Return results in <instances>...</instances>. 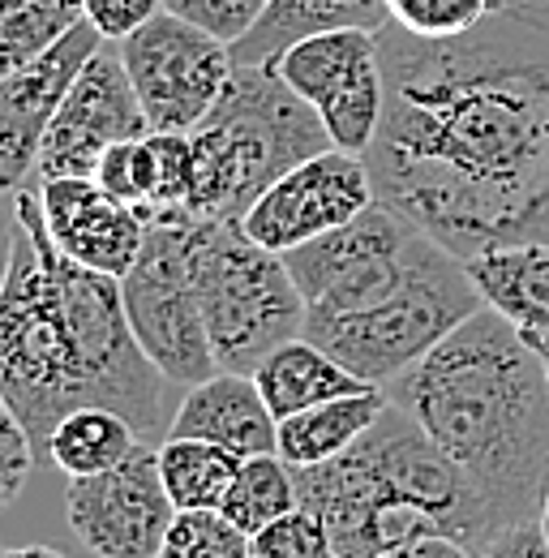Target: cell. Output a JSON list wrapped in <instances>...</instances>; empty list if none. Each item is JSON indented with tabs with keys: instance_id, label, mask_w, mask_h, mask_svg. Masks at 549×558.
<instances>
[{
	"instance_id": "cb8c5ba5",
	"label": "cell",
	"mask_w": 549,
	"mask_h": 558,
	"mask_svg": "<svg viewBox=\"0 0 549 558\" xmlns=\"http://www.w3.org/2000/svg\"><path fill=\"white\" fill-rule=\"evenodd\" d=\"M82 22V0H0V77L48 57Z\"/></svg>"
},
{
	"instance_id": "ba28073f",
	"label": "cell",
	"mask_w": 549,
	"mask_h": 558,
	"mask_svg": "<svg viewBox=\"0 0 549 558\" xmlns=\"http://www.w3.org/2000/svg\"><path fill=\"white\" fill-rule=\"evenodd\" d=\"M125 314L142 352L181 391L219 369L190 276V223H150L134 267L121 276Z\"/></svg>"
},
{
	"instance_id": "5bb4252c",
	"label": "cell",
	"mask_w": 549,
	"mask_h": 558,
	"mask_svg": "<svg viewBox=\"0 0 549 558\" xmlns=\"http://www.w3.org/2000/svg\"><path fill=\"white\" fill-rule=\"evenodd\" d=\"M99 44L103 35L82 17L48 57L0 77V190L4 194H17L26 177L39 168V150L69 82L82 73Z\"/></svg>"
},
{
	"instance_id": "83f0119b",
	"label": "cell",
	"mask_w": 549,
	"mask_h": 558,
	"mask_svg": "<svg viewBox=\"0 0 549 558\" xmlns=\"http://www.w3.org/2000/svg\"><path fill=\"white\" fill-rule=\"evenodd\" d=\"M254 558H335L331 533L309 507H292L254 533Z\"/></svg>"
},
{
	"instance_id": "9a60e30c",
	"label": "cell",
	"mask_w": 549,
	"mask_h": 558,
	"mask_svg": "<svg viewBox=\"0 0 549 558\" xmlns=\"http://www.w3.org/2000/svg\"><path fill=\"white\" fill-rule=\"evenodd\" d=\"M39 210L57 241L77 267L121 279L146 245V215L108 194L95 177H48L39 181Z\"/></svg>"
},
{
	"instance_id": "e0dca14e",
	"label": "cell",
	"mask_w": 549,
	"mask_h": 558,
	"mask_svg": "<svg viewBox=\"0 0 549 558\" xmlns=\"http://www.w3.org/2000/svg\"><path fill=\"white\" fill-rule=\"evenodd\" d=\"M172 438H206L228 447L232 456H267L279 438V417L263 400L254 374L215 369L198 387H190L168 425Z\"/></svg>"
},
{
	"instance_id": "8992f818",
	"label": "cell",
	"mask_w": 549,
	"mask_h": 558,
	"mask_svg": "<svg viewBox=\"0 0 549 558\" xmlns=\"http://www.w3.org/2000/svg\"><path fill=\"white\" fill-rule=\"evenodd\" d=\"M194 146V194L190 219H236L254 207L274 181L331 150L335 142L318 112L271 70L236 65L215 108L190 130Z\"/></svg>"
},
{
	"instance_id": "7402d4cb",
	"label": "cell",
	"mask_w": 549,
	"mask_h": 558,
	"mask_svg": "<svg viewBox=\"0 0 549 558\" xmlns=\"http://www.w3.org/2000/svg\"><path fill=\"white\" fill-rule=\"evenodd\" d=\"M137 442H146L130 421L112 409H73L52 425L44 451L65 477H90L112 464H121Z\"/></svg>"
},
{
	"instance_id": "4dcf8cb0",
	"label": "cell",
	"mask_w": 549,
	"mask_h": 558,
	"mask_svg": "<svg viewBox=\"0 0 549 558\" xmlns=\"http://www.w3.org/2000/svg\"><path fill=\"white\" fill-rule=\"evenodd\" d=\"M468 550H473V558H549V533L541 515H533V520L485 533Z\"/></svg>"
},
{
	"instance_id": "d590c367",
	"label": "cell",
	"mask_w": 549,
	"mask_h": 558,
	"mask_svg": "<svg viewBox=\"0 0 549 558\" xmlns=\"http://www.w3.org/2000/svg\"><path fill=\"white\" fill-rule=\"evenodd\" d=\"M528 336V344L541 352V361H546V374H549V331H524Z\"/></svg>"
},
{
	"instance_id": "e575fe53",
	"label": "cell",
	"mask_w": 549,
	"mask_h": 558,
	"mask_svg": "<svg viewBox=\"0 0 549 558\" xmlns=\"http://www.w3.org/2000/svg\"><path fill=\"white\" fill-rule=\"evenodd\" d=\"M0 558H69L52 546H17V550H0Z\"/></svg>"
},
{
	"instance_id": "8d00e7d4",
	"label": "cell",
	"mask_w": 549,
	"mask_h": 558,
	"mask_svg": "<svg viewBox=\"0 0 549 558\" xmlns=\"http://www.w3.org/2000/svg\"><path fill=\"white\" fill-rule=\"evenodd\" d=\"M541 524H546V533H549V489H546V502H541Z\"/></svg>"
},
{
	"instance_id": "8fae6325",
	"label": "cell",
	"mask_w": 549,
	"mask_h": 558,
	"mask_svg": "<svg viewBox=\"0 0 549 558\" xmlns=\"http://www.w3.org/2000/svg\"><path fill=\"white\" fill-rule=\"evenodd\" d=\"M65 515L77 542L99 558H159L176 502L159 473V447L134 451L90 477H69Z\"/></svg>"
},
{
	"instance_id": "7a4b0ae2",
	"label": "cell",
	"mask_w": 549,
	"mask_h": 558,
	"mask_svg": "<svg viewBox=\"0 0 549 558\" xmlns=\"http://www.w3.org/2000/svg\"><path fill=\"white\" fill-rule=\"evenodd\" d=\"M168 374L142 352L121 279L57 250L39 194L17 190V236L0 279V391L35 451L73 409H112L150 442L172 425Z\"/></svg>"
},
{
	"instance_id": "4316f807",
	"label": "cell",
	"mask_w": 549,
	"mask_h": 558,
	"mask_svg": "<svg viewBox=\"0 0 549 558\" xmlns=\"http://www.w3.org/2000/svg\"><path fill=\"white\" fill-rule=\"evenodd\" d=\"M387 17L420 39H451L480 26L493 9H507V0H382Z\"/></svg>"
},
{
	"instance_id": "44dd1931",
	"label": "cell",
	"mask_w": 549,
	"mask_h": 558,
	"mask_svg": "<svg viewBox=\"0 0 549 558\" xmlns=\"http://www.w3.org/2000/svg\"><path fill=\"white\" fill-rule=\"evenodd\" d=\"M387 22L391 17H387L382 0H271L263 22L241 44H232V61L236 65H263L274 52H283L288 44H296L301 35H314V31H327V26L378 31Z\"/></svg>"
},
{
	"instance_id": "3957f363",
	"label": "cell",
	"mask_w": 549,
	"mask_h": 558,
	"mask_svg": "<svg viewBox=\"0 0 549 558\" xmlns=\"http://www.w3.org/2000/svg\"><path fill=\"white\" fill-rule=\"evenodd\" d=\"M283 263L305 301L301 336L369 387H387L485 305L468 267L382 203Z\"/></svg>"
},
{
	"instance_id": "7c38bea8",
	"label": "cell",
	"mask_w": 549,
	"mask_h": 558,
	"mask_svg": "<svg viewBox=\"0 0 549 558\" xmlns=\"http://www.w3.org/2000/svg\"><path fill=\"white\" fill-rule=\"evenodd\" d=\"M150 134L134 82L125 73L117 39H103L82 73L69 82L65 99L48 125L39 150V181L48 177H95L99 159L117 146Z\"/></svg>"
},
{
	"instance_id": "5b68a950",
	"label": "cell",
	"mask_w": 549,
	"mask_h": 558,
	"mask_svg": "<svg viewBox=\"0 0 549 558\" xmlns=\"http://www.w3.org/2000/svg\"><path fill=\"white\" fill-rule=\"evenodd\" d=\"M292 477L296 502L322 520L335 558H374L420 537L473 546L489 533L477 489L391 400L343 456L292 469Z\"/></svg>"
},
{
	"instance_id": "d6986e66",
	"label": "cell",
	"mask_w": 549,
	"mask_h": 558,
	"mask_svg": "<svg viewBox=\"0 0 549 558\" xmlns=\"http://www.w3.org/2000/svg\"><path fill=\"white\" fill-rule=\"evenodd\" d=\"M254 383L263 391V400L271 404V413L279 421L292 417V413H305L322 400H335V396H352V391H365L369 383H361L347 365H340L327 349H318L314 340L296 336L254 369Z\"/></svg>"
},
{
	"instance_id": "277c9868",
	"label": "cell",
	"mask_w": 549,
	"mask_h": 558,
	"mask_svg": "<svg viewBox=\"0 0 549 558\" xmlns=\"http://www.w3.org/2000/svg\"><path fill=\"white\" fill-rule=\"evenodd\" d=\"M382 391L477 489L489 533L541 515L549 374L511 318L480 305Z\"/></svg>"
},
{
	"instance_id": "f1b7e54d",
	"label": "cell",
	"mask_w": 549,
	"mask_h": 558,
	"mask_svg": "<svg viewBox=\"0 0 549 558\" xmlns=\"http://www.w3.org/2000/svg\"><path fill=\"white\" fill-rule=\"evenodd\" d=\"M163 9L203 26L206 35H215L223 44H241L263 22L271 0H163Z\"/></svg>"
},
{
	"instance_id": "30bf717a",
	"label": "cell",
	"mask_w": 549,
	"mask_h": 558,
	"mask_svg": "<svg viewBox=\"0 0 549 558\" xmlns=\"http://www.w3.org/2000/svg\"><path fill=\"white\" fill-rule=\"evenodd\" d=\"M125 73L134 82L150 130L190 134L215 108L219 90L236 70L232 44L206 35L203 26L159 9L134 35L117 39Z\"/></svg>"
},
{
	"instance_id": "4fadbf2b",
	"label": "cell",
	"mask_w": 549,
	"mask_h": 558,
	"mask_svg": "<svg viewBox=\"0 0 549 558\" xmlns=\"http://www.w3.org/2000/svg\"><path fill=\"white\" fill-rule=\"evenodd\" d=\"M374 203L378 198H374L365 155L331 146V150L309 155L305 163L288 168L271 190L241 215V228L271 254H292L343 223H352Z\"/></svg>"
},
{
	"instance_id": "ffe728a7",
	"label": "cell",
	"mask_w": 549,
	"mask_h": 558,
	"mask_svg": "<svg viewBox=\"0 0 549 558\" xmlns=\"http://www.w3.org/2000/svg\"><path fill=\"white\" fill-rule=\"evenodd\" d=\"M382 409H387V391L382 387H365V391H352V396L322 400V404H314L305 413H292V417L279 421L274 451L292 469L327 464V460L343 456L374 421L382 417Z\"/></svg>"
},
{
	"instance_id": "1f68e13d",
	"label": "cell",
	"mask_w": 549,
	"mask_h": 558,
	"mask_svg": "<svg viewBox=\"0 0 549 558\" xmlns=\"http://www.w3.org/2000/svg\"><path fill=\"white\" fill-rule=\"evenodd\" d=\"M163 9V0H82V17L103 39H125L142 22H150Z\"/></svg>"
},
{
	"instance_id": "6da1fadb",
	"label": "cell",
	"mask_w": 549,
	"mask_h": 558,
	"mask_svg": "<svg viewBox=\"0 0 549 558\" xmlns=\"http://www.w3.org/2000/svg\"><path fill=\"white\" fill-rule=\"evenodd\" d=\"M374 198L460 263L549 241V9L507 4L451 39L378 26Z\"/></svg>"
},
{
	"instance_id": "f35d334b",
	"label": "cell",
	"mask_w": 549,
	"mask_h": 558,
	"mask_svg": "<svg viewBox=\"0 0 549 558\" xmlns=\"http://www.w3.org/2000/svg\"><path fill=\"white\" fill-rule=\"evenodd\" d=\"M507 4H515V0H507Z\"/></svg>"
},
{
	"instance_id": "d4e9b609",
	"label": "cell",
	"mask_w": 549,
	"mask_h": 558,
	"mask_svg": "<svg viewBox=\"0 0 549 558\" xmlns=\"http://www.w3.org/2000/svg\"><path fill=\"white\" fill-rule=\"evenodd\" d=\"M292 507H296V477H292V464L279 451L241 460L232 486L219 502V511L232 524H241L249 537L258 529H267L271 520H279L283 511H292Z\"/></svg>"
},
{
	"instance_id": "9c48e42d",
	"label": "cell",
	"mask_w": 549,
	"mask_h": 558,
	"mask_svg": "<svg viewBox=\"0 0 549 558\" xmlns=\"http://www.w3.org/2000/svg\"><path fill=\"white\" fill-rule=\"evenodd\" d=\"M271 65L327 125L340 150L365 155L382 121V48L378 31L365 26H327L314 35H301L283 52H274Z\"/></svg>"
},
{
	"instance_id": "484cf974",
	"label": "cell",
	"mask_w": 549,
	"mask_h": 558,
	"mask_svg": "<svg viewBox=\"0 0 549 558\" xmlns=\"http://www.w3.org/2000/svg\"><path fill=\"white\" fill-rule=\"evenodd\" d=\"M159 558H254V537L219 507H185L172 515Z\"/></svg>"
},
{
	"instance_id": "f546056e",
	"label": "cell",
	"mask_w": 549,
	"mask_h": 558,
	"mask_svg": "<svg viewBox=\"0 0 549 558\" xmlns=\"http://www.w3.org/2000/svg\"><path fill=\"white\" fill-rule=\"evenodd\" d=\"M30 464H35V442H30L22 417L9 409V400L0 391V511L22 494Z\"/></svg>"
},
{
	"instance_id": "603a6c76",
	"label": "cell",
	"mask_w": 549,
	"mask_h": 558,
	"mask_svg": "<svg viewBox=\"0 0 549 558\" xmlns=\"http://www.w3.org/2000/svg\"><path fill=\"white\" fill-rule=\"evenodd\" d=\"M241 469V456H232L219 442L206 438H163L159 442V473L172 494L176 511L185 507H219Z\"/></svg>"
},
{
	"instance_id": "ac0fdd59",
	"label": "cell",
	"mask_w": 549,
	"mask_h": 558,
	"mask_svg": "<svg viewBox=\"0 0 549 558\" xmlns=\"http://www.w3.org/2000/svg\"><path fill=\"white\" fill-rule=\"evenodd\" d=\"M480 301L520 331H549V241L498 245L464 263Z\"/></svg>"
},
{
	"instance_id": "836d02e7",
	"label": "cell",
	"mask_w": 549,
	"mask_h": 558,
	"mask_svg": "<svg viewBox=\"0 0 549 558\" xmlns=\"http://www.w3.org/2000/svg\"><path fill=\"white\" fill-rule=\"evenodd\" d=\"M404 558H473V550L455 537H420L404 550Z\"/></svg>"
},
{
	"instance_id": "52a82bcc",
	"label": "cell",
	"mask_w": 549,
	"mask_h": 558,
	"mask_svg": "<svg viewBox=\"0 0 549 558\" xmlns=\"http://www.w3.org/2000/svg\"><path fill=\"white\" fill-rule=\"evenodd\" d=\"M190 276L219 369L254 374L305 327V301L283 254L258 245L236 219H190Z\"/></svg>"
},
{
	"instance_id": "74e56055",
	"label": "cell",
	"mask_w": 549,
	"mask_h": 558,
	"mask_svg": "<svg viewBox=\"0 0 549 558\" xmlns=\"http://www.w3.org/2000/svg\"><path fill=\"white\" fill-rule=\"evenodd\" d=\"M408 550V546H404ZM404 550H387V555H374V558H404Z\"/></svg>"
},
{
	"instance_id": "d6a6232c",
	"label": "cell",
	"mask_w": 549,
	"mask_h": 558,
	"mask_svg": "<svg viewBox=\"0 0 549 558\" xmlns=\"http://www.w3.org/2000/svg\"><path fill=\"white\" fill-rule=\"evenodd\" d=\"M13 236H17V194H4V190H0V279L9 271Z\"/></svg>"
},
{
	"instance_id": "2e32d148",
	"label": "cell",
	"mask_w": 549,
	"mask_h": 558,
	"mask_svg": "<svg viewBox=\"0 0 549 558\" xmlns=\"http://www.w3.org/2000/svg\"><path fill=\"white\" fill-rule=\"evenodd\" d=\"M95 181L117 194L121 203L146 215V223H185V207L194 194V146L190 134L150 130L142 138L117 142L99 168Z\"/></svg>"
}]
</instances>
